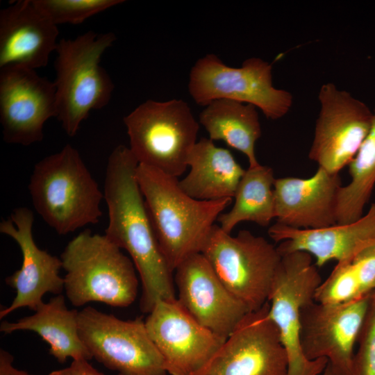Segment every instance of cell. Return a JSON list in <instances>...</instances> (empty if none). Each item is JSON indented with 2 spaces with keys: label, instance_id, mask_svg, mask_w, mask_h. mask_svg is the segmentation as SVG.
<instances>
[{
  "label": "cell",
  "instance_id": "obj_1",
  "mask_svg": "<svg viewBox=\"0 0 375 375\" xmlns=\"http://www.w3.org/2000/svg\"><path fill=\"white\" fill-rule=\"evenodd\" d=\"M129 147L118 145L110 154L103 196L108 213L105 235L129 254L140 276V308L149 313L159 300L176 299L173 271L158 244Z\"/></svg>",
  "mask_w": 375,
  "mask_h": 375
},
{
  "label": "cell",
  "instance_id": "obj_2",
  "mask_svg": "<svg viewBox=\"0 0 375 375\" xmlns=\"http://www.w3.org/2000/svg\"><path fill=\"white\" fill-rule=\"evenodd\" d=\"M136 177L162 253L175 269L192 254L201 253L219 215L232 198L200 201L180 188L178 178L138 164Z\"/></svg>",
  "mask_w": 375,
  "mask_h": 375
},
{
  "label": "cell",
  "instance_id": "obj_3",
  "mask_svg": "<svg viewBox=\"0 0 375 375\" xmlns=\"http://www.w3.org/2000/svg\"><path fill=\"white\" fill-rule=\"evenodd\" d=\"M28 190L34 208L58 234L97 224L102 215L103 192L69 144L35 165Z\"/></svg>",
  "mask_w": 375,
  "mask_h": 375
},
{
  "label": "cell",
  "instance_id": "obj_4",
  "mask_svg": "<svg viewBox=\"0 0 375 375\" xmlns=\"http://www.w3.org/2000/svg\"><path fill=\"white\" fill-rule=\"evenodd\" d=\"M60 259L66 272L64 290L73 306L96 301L126 307L135 300V267L105 235L84 230L68 242Z\"/></svg>",
  "mask_w": 375,
  "mask_h": 375
},
{
  "label": "cell",
  "instance_id": "obj_5",
  "mask_svg": "<svg viewBox=\"0 0 375 375\" xmlns=\"http://www.w3.org/2000/svg\"><path fill=\"white\" fill-rule=\"evenodd\" d=\"M115 39L112 32L89 31L57 44L56 118L69 137L76 134L92 110L103 108L111 98L114 84L100 61Z\"/></svg>",
  "mask_w": 375,
  "mask_h": 375
},
{
  "label": "cell",
  "instance_id": "obj_6",
  "mask_svg": "<svg viewBox=\"0 0 375 375\" xmlns=\"http://www.w3.org/2000/svg\"><path fill=\"white\" fill-rule=\"evenodd\" d=\"M129 149L138 164L178 178L188 167L199 124L182 99L147 100L124 118Z\"/></svg>",
  "mask_w": 375,
  "mask_h": 375
},
{
  "label": "cell",
  "instance_id": "obj_7",
  "mask_svg": "<svg viewBox=\"0 0 375 375\" xmlns=\"http://www.w3.org/2000/svg\"><path fill=\"white\" fill-rule=\"evenodd\" d=\"M201 253L226 288L249 312L267 301L281 256L265 238L248 230L232 236L215 224Z\"/></svg>",
  "mask_w": 375,
  "mask_h": 375
},
{
  "label": "cell",
  "instance_id": "obj_8",
  "mask_svg": "<svg viewBox=\"0 0 375 375\" xmlns=\"http://www.w3.org/2000/svg\"><path fill=\"white\" fill-rule=\"evenodd\" d=\"M272 72V65L259 58H247L241 67H232L208 53L191 69L188 90L198 105L232 100L252 104L267 118L276 120L290 110L292 95L273 85Z\"/></svg>",
  "mask_w": 375,
  "mask_h": 375
},
{
  "label": "cell",
  "instance_id": "obj_9",
  "mask_svg": "<svg viewBox=\"0 0 375 375\" xmlns=\"http://www.w3.org/2000/svg\"><path fill=\"white\" fill-rule=\"evenodd\" d=\"M312 257L305 251L282 255L268 297L269 315L288 356L287 375H322L328 362L326 358L308 360L300 343L301 309L315 301L322 282Z\"/></svg>",
  "mask_w": 375,
  "mask_h": 375
},
{
  "label": "cell",
  "instance_id": "obj_10",
  "mask_svg": "<svg viewBox=\"0 0 375 375\" xmlns=\"http://www.w3.org/2000/svg\"><path fill=\"white\" fill-rule=\"evenodd\" d=\"M79 335L92 358L124 375H167L161 354L140 317L122 320L87 306L78 315Z\"/></svg>",
  "mask_w": 375,
  "mask_h": 375
},
{
  "label": "cell",
  "instance_id": "obj_11",
  "mask_svg": "<svg viewBox=\"0 0 375 375\" xmlns=\"http://www.w3.org/2000/svg\"><path fill=\"white\" fill-rule=\"evenodd\" d=\"M320 111L308 157L328 172L338 174L348 165L367 137L373 112L333 83L321 86Z\"/></svg>",
  "mask_w": 375,
  "mask_h": 375
},
{
  "label": "cell",
  "instance_id": "obj_12",
  "mask_svg": "<svg viewBox=\"0 0 375 375\" xmlns=\"http://www.w3.org/2000/svg\"><path fill=\"white\" fill-rule=\"evenodd\" d=\"M268 301L249 312L208 363L194 375H287L288 359Z\"/></svg>",
  "mask_w": 375,
  "mask_h": 375
},
{
  "label": "cell",
  "instance_id": "obj_13",
  "mask_svg": "<svg viewBox=\"0 0 375 375\" xmlns=\"http://www.w3.org/2000/svg\"><path fill=\"white\" fill-rule=\"evenodd\" d=\"M372 293L349 302L313 301L303 307L300 343L305 357L309 360L326 358L338 375H353L354 346Z\"/></svg>",
  "mask_w": 375,
  "mask_h": 375
},
{
  "label": "cell",
  "instance_id": "obj_14",
  "mask_svg": "<svg viewBox=\"0 0 375 375\" xmlns=\"http://www.w3.org/2000/svg\"><path fill=\"white\" fill-rule=\"evenodd\" d=\"M56 113L54 82L35 69L0 68V122L6 143L28 146L42 141L45 122Z\"/></svg>",
  "mask_w": 375,
  "mask_h": 375
},
{
  "label": "cell",
  "instance_id": "obj_15",
  "mask_svg": "<svg viewBox=\"0 0 375 375\" xmlns=\"http://www.w3.org/2000/svg\"><path fill=\"white\" fill-rule=\"evenodd\" d=\"M170 375H194L226 339L197 322L177 299L159 300L144 321Z\"/></svg>",
  "mask_w": 375,
  "mask_h": 375
},
{
  "label": "cell",
  "instance_id": "obj_16",
  "mask_svg": "<svg viewBox=\"0 0 375 375\" xmlns=\"http://www.w3.org/2000/svg\"><path fill=\"white\" fill-rule=\"evenodd\" d=\"M33 211L19 207L0 222V232L17 242L22 255L21 267L5 280L16 290V296L8 307L1 310V319L23 307L36 311L44 303L45 294L58 295L64 290V278L60 275L61 259L37 246L33 235Z\"/></svg>",
  "mask_w": 375,
  "mask_h": 375
},
{
  "label": "cell",
  "instance_id": "obj_17",
  "mask_svg": "<svg viewBox=\"0 0 375 375\" xmlns=\"http://www.w3.org/2000/svg\"><path fill=\"white\" fill-rule=\"evenodd\" d=\"M179 303L200 324L226 339L249 312L223 285L201 253L174 270Z\"/></svg>",
  "mask_w": 375,
  "mask_h": 375
},
{
  "label": "cell",
  "instance_id": "obj_18",
  "mask_svg": "<svg viewBox=\"0 0 375 375\" xmlns=\"http://www.w3.org/2000/svg\"><path fill=\"white\" fill-rule=\"evenodd\" d=\"M341 178L322 167L308 178L283 177L274 183L276 223L296 228H322L337 224Z\"/></svg>",
  "mask_w": 375,
  "mask_h": 375
},
{
  "label": "cell",
  "instance_id": "obj_19",
  "mask_svg": "<svg viewBox=\"0 0 375 375\" xmlns=\"http://www.w3.org/2000/svg\"><path fill=\"white\" fill-rule=\"evenodd\" d=\"M268 235L281 256L305 251L314 256L317 267L330 260L351 262L360 252L375 244V203L356 222L322 228H296L276 223Z\"/></svg>",
  "mask_w": 375,
  "mask_h": 375
},
{
  "label": "cell",
  "instance_id": "obj_20",
  "mask_svg": "<svg viewBox=\"0 0 375 375\" xmlns=\"http://www.w3.org/2000/svg\"><path fill=\"white\" fill-rule=\"evenodd\" d=\"M32 0H19L0 10V68L17 65L32 69L48 65L59 34Z\"/></svg>",
  "mask_w": 375,
  "mask_h": 375
},
{
  "label": "cell",
  "instance_id": "obj_21",
  "mask_svg": "<svg viewBox=\"0 0 375 375\" xmlns=\"http://www.w3.org/2000/svg\"><path fill=\"white\" fill-rule=\"evenodd\" d=\"M188 167L189 173L178 181L179 186L185 194L200 201L234 198L246 171L228 149L206 138L193 147Z\"/></svg>",
  "mask_w": 375,
  "mask_h": 375
},
{
  "label": "cell",
  "instance_id": "obj_22",
  "mask_svg": "<svg viewBox=\"0 0 375 375\" xmlns=\"http://www.w3.org/2000/svg\"><path fill=\"white\" fill-rule=\"evenodd\" d=\"M78 311L69 310L62 294L43 303L35 313L22 317L16 322L3 321L0 331L11 333L17 331H31L39 335L49 346V353L58 362L64 363L68 358H92L81 340L78 332Z\"/></svg>",
  "mask_w": 375,
  "mask_h": 375
},
{
  "label": "cell",
  "instance_id": "obj_23",
  "mask_svg": "<svg viewBox=\"0 0 375 375\" xmlns=\"http://www.w3.org/2000/svg\"><path fill=\"white\" fill-rule=\"evenodd\" d=\"M256 108L249 103L218 99L207 105L199 115V123L209 139L224 141L244 154L250 167L260 165L255 151L256 141L261 136Z\"/></svg>",
  "mask_w": 375,
  "mask_h": 375
},
{
  "label": "cell",
  "instance_id": "obj_24",
  "mask_svg": "<svg viewBox=\"0 0 375 375\" xmlns=\"http://www.w3.org/2000/svg\"><path fill=\"white\" fill-rule=\"evenodd\" d=\"M275 179L270 167L260 164L249 167L239 183L231 210L222 213L217 219L220 228L231 234L242 222L268 226L275 219Z\"/></svg>",
  "mask_w": 375,
  "mask_h": 375
},
{
  "label": "cell",
  "instance_id": "obj_25",
  "mask_svg": "<svg viewBox=\"0 0 375 375\" xmlns=\"http://www.w3.org/2000/svg\"><path fill=\"white\" fill-rule=\"evenodd\" d=\"M348 167L351 179L338 192L337 224H347L360 219L374 188L375 108L370 130Z\"/></svg>",
  "mask_w": 375,
  "mask_h": 375
},
{
  "label": "cell",
  "instance_id": "obj_26",
  "mask_svg": "<svg viewBox=\"0 0 375 375\" xmlns=\"http://www.w3.org/2000/svg\"><path fill=\"white\" fill-rule=\"evenodd\" d=\"M53 24H78L124 0H32Z\"/></svg>",
  "mask_w": 375,
  "mask_h": 375
},
{
  "label": "cell",
  "instance_id": "obj_27",
  "mask_svg": "<svg viewBox=\"0 0 375 375\" xmlns=\"http://www.w3.org/2000/svg\"><path fill=\"white\" fill-rule=\"evenodd\" d=\"M357 343L358 347L353 363V375H375V291L371 294Z\"/></svg>",
  "mask_w": 375,
  "mask_h": 375
},
{
  "label": "cell",
  "instance_id": "obj_28",
  "mask_svg": "<svg viewBox=\"0 0 375 375\" xmlns=\"http://www.w3.org/2000/svg\"><path fill=\"white\" fill-rule=\"evenodd\" d=\"M49 375H105L85 358L74 359L69 367L53 370Z\"/></svg>",
  "mask_w": 375,
  "mask_h": 375
},
{
  "label": "cell",
  "instance_id": "obj_29",
  "mask_svg": "<svg viewBox=\"0 0 375 375\" xmlns=\"http://www.w3.org/2000/svg\"><path fill=\"white\" fill-rule=\"evenodd\" d=\"M13 356L6 351L0 349V375H39L18 369L13 366Z\"/></svg>",
  "mask_w": 375,
  "mask_h": 375
},
{
  "label": "cell",
  "instance_id": "obj_30",
  "mask_svg": "<svg viewBox=\"0 0 375 375\" xmlns=\"http://www.w3.org/2000/svg\"><path fill=\"white\" fill-rule=\"evenodd\" d=\"M322 375H338V374L335 373V372L331 368L330 365L328 363Z\"/></svg>",
  "mask_w": 375,
  "mask_h": 375
},
{
  "label": "cell",
  "instance_id": "obj_31",
  "mask_svg": "<svg viewBox=\"0 0 375 375\" xmlns=\"http://www.w3.org/2000/svg\"><path fill=\"white\" fill-rule=\"evenodd\" d=\"M117 375H124V374H117Z\"/></svg>",
  "mask_w": 375,
  "mask_h": 375
}]
</instances>
